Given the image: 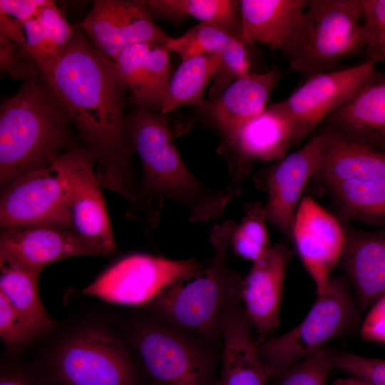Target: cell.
<instances>
[{"instance_id": "5b68a950", "label": "cell", "mask_w": 385, "mask_h": 385, "mask_svg": "<svg viewBox=\"0 0 385 385\" xmlns=\"http://www.w3.org/2000/svg\"><path fill=\"white\" fill-rule=\"evenodd\" d=\"M364 48L362 0H307L280 50L290 68L307 79L331 71Z\"/></svg>"}, {"instance_id": "8d00e7d4", "label": "cell", "mask_w": 385, "mask_h": 385, "mask_svg": "<svg viewBox=\"0 0 385 385\" xmlns=\"http://www.w3.org/2000/svg\"><path fill=\"white\" fill-rule=\"evenodd\" d=\"M26 49L40 70L43 78L52 88L58 63L56 61L43 29L36 17L23 24Z\"/></svg>"}, {"instance_id": "2e32d148", "label": "cell", "mask_w": 385, "mask_h": 385, "mask_svg": "<svg viewBox=\"0 0 385 385\" xmlns=\"http://www.w3.org/2000/svg\"><path fill=\"white\" fill-rule=\"evenodd\" d=\"M241 284L227 290L220 318L223 344L220 385H265L269 374L253 337V324L240 305Z\"/></svg>"}, {"instance_id": "74e56055", "label": "cell", "mask_w": 385, "mask_h": 385, "mask_svg": "<svg viewBox=\"0 0 385 385\" xmlns=\"http://www.w3.org/2000/svg\"><path fill=\"white\" fill-rule=\"evenodd\" d=\"M0 69L15 80L24 81L42 75L26 48L1 37Z\"/></svg>"}, {"instance_id": "e575fe53", "label": "cell", "mask_w": 385, "mask_h": 385, "mask_svg": "<svg viewBox=\"0 0 385 385\" xmlns=\"http://www.w3.org/2000/svg\"><path fill=\"white\" fill-rule=\"evenodd\" d=\"M328 356L332 369L346 372L371 385H385V359L362 356L329 347Z\"/></svg>"}, {"instance_id": "836d02e7", "label": "cell", "mask_w": 385, "mask_h": 385, "mask_svg": "<svg viewBox=\"0 0 385 385\" xmlns=\"http://www.w3.org/2000/svg\"><path fill=\"white\" fill-rule=\"evenodd\" d=\"M324 347L298 361L280 374L277 385H327L332 369Z\"/></svg>"}, {"instance_id": "f546056e", "label": "cell", "mask_w": 385, "mask_h": 385, "mask_svg": "<svg viewBox=\"0 0 385 385\" xmlns=\"http://www.w3.org/2000/svg\"><path fill=\"white\" fill-rule=\"evenodd\" d=\"M234 37L213 22H200L183 35L171 37L167 43L170 52L181 60L220 52Z\"/></svg>"}, {"instance_id": "7402d4cb", "label": "cell", "mask_w": 385, "mask_h": 385, "mask_svg": "<svg viewBox=\"0 0 385 385\" xmlns=\"http://www.w3.org/2000/svg\"><path fill=\"white\" fill-rule=\"evenodd\" d=\"M340 261L361 313L385 294V228L346 232Z\"/></svg>"}, {"instance_id": "cb8c5ba5", "label": "cell", "mask_w": 385, "mask_h": 385, "mask_svg": "<svg viewBox=\"0 0 385 385\" xmlns=\"http://www.w3.org/2000/svg\"><path fill=\"white\" fill-rule=\"evenodd\" d=\"M241 39L281 49L292 36L307 0H240Z\"/></svg>"}, {"instance_id": "ffe728a7", "label": "cell", "mask_w": 385, "mask_h": 385, "mask_svg": "<svg viewBox=\"0 0 385 385\" xmlns=\"http://www.w3.org/2000/svg\"><path fill=\"white\" fill-rule=\"evenodd\" d=\"M166 45L141 43L123 49L114 61L137 108L160 112L173 76Z\"/></svg>"}, {"instance_id": "f1b7e54d", "label": "cell", "mask_w": 385, "mask_h": 385, "mask_svg": "<svg viewBox=\"0 0 385 385\" xmlns=\"http://www.w3.org/2000/svg\"><path fill=\"white\" fill-rule=\"evenodd\" d=\"M327 186L346 217L385 226V181H344Z\"/></svg>"}, {"instance_id": "ba28073f", "label": "cell", "mask_w": 385, "mask_h": 385, "mask_svg": "<svg viewBox=\"0 0 385 385\" xmlns=\"http://www.w3.org/2000/svg\"><path fill=\"white\" fill-rule=\"evenodd\" d=\"M132 343L151 385H209L203 340L155 319L137 326Z\"/></svg>"}, {"instance_id": "ab89813d", "label": "cell", "mask_w": 385, "mask_h": 385, "mask_svg": "<svg viewBox=\"0 0 385 385\" xmlns=\"http://www.w3.org/2000/svg\"><path fill=\"white\" fill-rule=\"evenodd\" d=\"M363 339L385 344V294L371 307L360 327Z\"/></svg>"}, {"instance_id": "ee69618b", "label": "cell", "mask_w": 385, "mask_h": 385, "mask_svg": "<svg viewBox=\"0 0 385 385\" xmlns=\"http://www.w3.org/2000/svg\"><path fill=\"white\" fill-rule=\"evenodd\" d=\"M332 385H371L365 381L351 376L347 378H339L335 380Z\"/></svg>"}, {"instance_id": "277c9868", "label": "cell", "mask_w": 385, "mask_h": 385, "mask_svg": "<svg viewBox=\"0 0 385 385\" xmlns=\"http://www.w3.org/2000/svg\"><path fill=\"white\" fill-rule=\"evenodd\" d=\"M236 227L231 220L214 225L210 232L213 247L210 265L194 274L190 282L188 277L173 282L148 303L155 320L207 342L220 336L225 294L238 276L227 266V253Z\"/></svg>"}, {"instance_id": "30bf717a", "label": "cell", "mask_w": 385, "mask_h": 385, "mask_svg": "<svg viewBox=\"0 0 385 385\" xmlns=\"http://www.w3.org/2000/svg\"><path fill=\"white\" fill-rule=\"evenodd\" d=\"M200 270L195 260H173L147 255L126 257L101 274L83 293L113 304L150 303L173 282Z\"/></svg>"}, {"instance_id": "4316f807", "label": "cell", "mask_w": 385, "mask_h": 385, "mask_svg": "<svg viewBox=\"0 0 385 385\" xmlns=\"http://www.w3.org/2000/svg\"><path fill=\"white\" fill-rule=\"evenodd\" d=\"M220 63L219 53L182 60L173 73L160 112L165 115L183 106H202Z\"/></svg>"}, {"instance_id": "83f0119b", "label": "cell", "mask_w": 385, "mask_h": 385, "mask_svg": "<svg viewBox=\"0 0 385 385\" xmlns=\"http://www.w3.org/2000/svg\"><path fill=\"white\" fill-rule=\"evenodd\" d=\"M151 15L168 19L190 16L200 22H213L232 36L241 38L240 1L236 0H146Z\"/></svg>"}, {"instance_id": "4fadbf2b", "label": "cell", "mask_w": 385, "mask_h": 385, "mask_svg": "<svg viewBox=\"0 0 385 385\" xmlns=\"http://www.w3.org/2000/svg\"><path fill=\"white\" fill-rule=\"evenodd\" d=\"M94 46L115 61L125 48L141 43L166 45L171 36L155 24L146 0H96L78 26Z\"/></svg>"}, {"instance_id": "9c48e42d", "label": "cell", "mask_w": 385, "mask_h": 385, "mask_svg": "<svg viewBox=\"0 0 385 385\" xmlns=\"http://www.w3.org/2000/svg\"><path fill=\"white\" fill-rule=\"evenodd\" d=\"M63 182L73 230L100 255L117 248L95 163L86 148L67 150L51 165Z\"/></svg>"}, {"instance_id": "9a60e30c", "label": "cell", "mask_w": 385, "mask_h": 385, "mask_svg": "<svg viewBox=\"0 0 385 385\" xmlns=\"http://www.w3.org/2000/svg\"><path fill=\"white\" fill-rule=\"evenodd\" d=\"M327 140L322 131L299 150L284 157L268 171V199L263 206L267 221L287 237H292L295 215L302 192L317 174Z\"/></svg>"}, {"instance_id": "60d3db41", "label": "cell", "mask_w": 385, "mask_h": 385, "mask_svg": "<svg viewBox=\"0 0 385 385\" xmlns=\"http://www.w3.org/2000/svg\"><path fill=\"white\" fill-rule=\"evenodd\" d=\"M46 0H0V11L22 24L37 16Z\"/></svg>"}, {"instance_id": "e0dca14e", "label": "cell", "mask_w": 385, "mask_h": 385, "mask_svg": "<svg viewBox=\"0 0 385 385\" xmlns=\"http://www.w3.org/2000/svg\"><path fill=\"white\" fill-rule=\"evenodd\" d=\"M1 228L0 260L38 273L48 265L66 258L100 255L72 230L30 225Z\"/></svg>"}, {"instance_id": "8fae6325", "label": "cell", "mask_w": 385, "mask_h": 385, "mask_svg": "<svg viewBox=\"0 0 385 385\" xmlns=\"http://www.w3.org/2000/svg\"><path fill=\"white\" fill-rule=\"evenodd\" d=\"M22 225L73 230L65 186L51 165L26 173L2 189L1 227Z\"/></svg>"}, {"instance_id": "d4e9b609", "label": "cell", "mask_w": 385, "mask_h": 385, "mask_svg": "<svg viewBox=\"0 0 385 385\" xmlns=\"http://www.w3.org/2000/svg\"><path fill=\"white\" fill-rule=\"evenodd\" d=\"M326 133L327 143L317 174L327 185L344 181H385V151Z\"/></svg>"}, {"instance_id": "7bdbcfd3", "label": "cell", "mask_w": 385, "mask_h": 385, "mask_svg": "<svg viewBox=\"0 0 385 385\" xmlns=\"http://www.w3.org/2000/svg\"><path fill=\"white\" fill-rule=\"evenodd\" d=\"M0 385H34L29 379L19 373H4L1 375Z\"/></svg>"}, {"instance_id": "f35d334b", "label": "cell", "mask_w": 385, "mask_h": 385, "mask_svg": "<svg viewBox=\"0 0 385 385\" xmlns=\"http://www.w3.org/2000/svg\"><path fill=\"white\" fill-rule=\"evenodd\" d=\"M0 337L12 351L19 350L36 337L21 316L0 293Z\"/></svg>"}, {"instance_id": "b9f144b4", "label": "cell", "mask_w": 385, "mask_h": 385, "mask_svg": "<svg viewBox=\"0 0 385 385\" xmlns=\"http://www.w3.org/2000/svg\"><path fill=\"white\" fill-rule=\"evenodd\" d=\"M0 37L26 48L23 24L0 11Z\"/></svg>"}, {"instance_id": "52a82bcc", "label": "cell", "mask_w": 385, "mask_h": 385, "mask_svg": "<svg viewBox=\"0 0 385 385\" xmlns=\"http://www.w3.org/2000/svg\"><path fill=\"white\" fill-rule=\"evenodd\" d=\"M51 364L61 385H136L128 350L103 327H87L70 334L56 346Z\"/></svg>"}, {"instance_id": "6da1fadb", "label": "cell", "mask_w": 385, "mask_h": 385, "mask_svg": "<svg viewBox=\"0 0 385 385\" xmlns=\"http://www.w3.org/2000/svg\"><path fill=\"white\" fill-rule=\"evenodd\" d=\"M53 91L76 124L102 187L135 200L128 175V86L113 61L78 26L59 63Z\"/></svg>"}, {"instance_id": "44dd1931", "label": "cell", "mask_w": 385, "mask_h": 385, "mask_svg": "<svg viewBox=\"0 0 385 385\" xmlns=\"http://www.w3.org/2000/svg\"><path fill=\"white\" fill-rule=\"evenodd\" d=\"M225 138L237 155L236 185L253 160L282 159L289 148L298 143L289 121L270 106Z\"/></svg>"}, {"instance_id": "1f68e13d", "label": "cell", "mask_w": 385, "mask_h": 385, "mask_svg": "<svg viewBox=\"0 0 385 385\" xmlns=\"http://www.w3.org/2000/svg\"><path fill=\"white\" fill-rule=\"evenodd\" d=\"M241 38L232 37L219 53L220 63L209 90L211 100L217 99L231 84L250 73L251 58Z\"/></svg>"}, {"instance_id": "484cf974", "label": "cell", "mask_w": 385, "mask_h": 385, "mask_svg": "<svg viewBox=\"0 0 385 385\" xmlns=\"http://www.w3.org/2000/svg\"><path fill=\"white\" fill-rule=\"evenodd\" d=\"M39 274L22 265L0 260V293L25 320L35 337L48 331L53 324L40 298Z\"/></svg>"}, {"instance_id": "d6986e66", "label": "cell", "mask_w": 385, "mask_h": 385, "mask_svg": "<svg viewBox=\"0 0 385 385\" xmlns=\"http://www.w3.org/2000/svg\"><path fill=\"white\" fill-rule=\"evenodd\" d=\"M292 252L285 242L269 247L242 281L241 296L257 333L256 342L270 337L279 324L286 270Z\"/></svg>"}, {"instance_id": "d6a6232c", "label": "cell", "mask_w": 385, "mask_h": 385, "mask_svg": "<svg viewBox=\"0 0 385 385\" xmlns=\"http://www.w3.org/2000/svg\"><path fill=\"white\" fill-rule=\"evenodd\" d=\"M365 61L385 65V0H362Z\"/></svg>"}, {"instance_id": "4dcf8cb0", "label": "cell", "mask_w": 385, "mask_h": 385, "mask_svg": "<svg viewBox=\"0 0 385 385\" xmlns=\"http://www.w3.org/2000/svg\"><path fill=\"white\" fill-rule=\"evenodd\" d=\"M266 221L263 206L257 202L248 205L246 215L237 225L231 240V246L238 256L254 262L267 250Z\"/></svg>"}, {"instance_id": "3957f363", "label": "cell", "mask_w": 385, "mask_h": 385, "mask_svg": "<svg viewBox=\"0 0 385 385\" xmlns=\"http://www.w3.org/2000/svg\"><path fill=\"white\" fill-rule=\"evenodd\" d=\"M128 131L143 163V192L180 204L192 222H207L223 213L232 195L212 190L190 171L164 114L137 108L128 117Z\"/></svg>"}, {"instance_id": "603a6c76", "label": "cell", "mask_w": 385, "mask_h": 385, "mask_svg": "<svg viewBox=\"0 0 385 385\" xmlns=\"http://www.w3.org/2000/svg\"><path fill=\"white\" fill-rule=\"evenodd\" d=\"M282 78V72L277 67L266 73H250L213 101L212 115L225 137L267 108L269 97Z\"/></svg>"}, {"instance_id": "8992f818", "label": "cell", "mask_w": 385, "mask_h": 385, "mask_svg": "<svg viewBox=\"0 0 385 385\" xmlns=\"http://www.w3.org/2000/svg\"><path fill=\"white\" fill-rule=\"evenodd\" d=\"M360 314L349 280L330 277L300 324L282 335L257 343L269 376H279L298 361L325 347L329 342L355 329Z\"/></svg>"}, {"instance_id": "ac0fdd59", "label": "cell", "mask_w": 385, "mask_h": 385, "mask_svg": "<svg viewBox=\"0 0 385 385\" xmlns=\"http://www.w3.org/2000/svg\"><path fill=\"white\" fill-rule=\"evenodd\" d=\"M322 123L323 131L385 151V71L374 68Z\"/></svg>"}, {"instance_id": "7a4b0ae2", "label": "cell", "mask_w": 385, "mask_h": 385, "mask_svg": "<svg viewBox=\"0 0 385 385\" xmlns=\"http://www.w3.org/2000/svg\"><path fill=\"white\" fill-rule=\"evenodd\" d=\"M72 118L43 76L23 81L0 107V185L48 168L66 148Z\"/></svg>"}, {"instance_id": "5bb4252c", "label": "cell", "mask_w": 385, "mask_h": 385, "mask_svg": "<svg viewBox=\"0 0 385 385\" xmlns=\"http://www.w3.org/2000/svg\"><path fill=\"white\" fill-rule=\"evenodd\" d=\"M291 238L316 287L317 296L324 290L330 274L340 260L346 232L339 222L310 197L301 200Z\"/></svg>"}, {"instance_id": "7c38bea8", "label": "cell", "mask_w": 385, "mask_h": 385, "mask_svg": "<svg viewBox=\"0 0 385 385\" xmlns=\"http://www.w3.org/2000/svg\"><path fill=\"white\" fill-rule=\"evenodd\" d=\"M375 65L364 61L347 68L314 74L287 99L270 107L289 121L299 143L351 96Z\"/></svg>"}, {"instance_id": "d590c367", "label": "cell", "mask_w": 385, "mask_h": 385, "mask_svg": "<svg viewBox=\"0 0 385 385\" xmlns=\"http://www.w3.org/2000/svg\"><path fill=\"white\" fill-rule=\"evenodd\" d=\"M37 18L50 43L53 57L59 64L73 36L74 29L68 24L60 9L50 0H46L41 6Z\"/></svg>"}]
</instances>
